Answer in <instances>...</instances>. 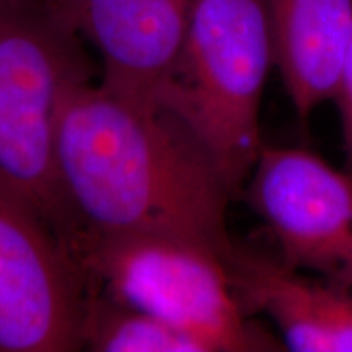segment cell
Wrapping results in <instances>:
<instances>
[{
  "label": "cell",
  "instance_id": "6da1fadb",
  "mask_svg": "<svg viewBox=\"0 0 352 352\" xmlns=\"http://www.w3.org/2000/svg\"><path fill=\"white\" fill-rule=\"evenodd\" d=\"M56 155L78 230L175 236L232 258L230 189L202 145L158 104L80 82L60 109Z\"/></svg>",
  "mask_w": 352,
  "mask_h": 352
},
{
  "label": "cell",
  "instance_id": "7a4b0ae2",
  "mask_svg": "<svg viewBox=\"0 0 352 352\" xmlns=\"http://www.w3.org/2000/svg\"><path fill=\"white\" fill-rule=\"evenodd\" d=\"M274 67L267 0H195L157 104L202 145L230 189L243 195L261 140V101Z\"/></svg>",
  "mask_w": 352,
  "mask_h": 352
},
{
  "label": "cell",
  "instance_id": "3957f363",
  "mask_svg": "<svg viewBox=\"0 0 352 352\" xmlns=\"http://www.w3.org/2000/svg\"><path fill=\"white\" fill-rule=\"evenodd\" d=\"M88 78L83 39L50 0H0V176L65 246L78 227L57 171V122Z\"/></svg>",
  "mask_w": 352,
  "mask_h": 352
},
{
  "label": "cell",
  "instance_id": "277c9868",
  "mask_svg": "<svg viewBox=\"0 0 352 352\" xmlns=\"http://www.w3.org/2000/svg\"><path fill=\"white\" fill-rule=\"evenodd\" d=\"M87 287L183 329L206 352L284 349L241 305L230 259L152 233L78 230L67 245Z\"/></svg>",
  "mask_w": 352,
  "mask_h": 352
},
{
  "label": "cell",
  "instance_id": "5b68a950",
  "mask_svg": "<svg viewBox=\"0 0 352 352\" xmlns=\"http://www.w3.org/2000/svg\"><path fill=\"white\" fill-rule=\"evenodd\" d=\"M85 298L67 246L0 176V352L83 349Z\"/></svg>",
  "mask_w": 352,
  "mask_h": 352
},
{
  "label": "cell",
  "instance_id": "8992f818",
  "mask_svg": "<svg viewBox=\"0 0 352 352\" xmlns=\"http://www.w3.org/2000/svg\"><path fill=\"white\" fill-rule=\"evenodd\" d=\"M241 196L285 266L352 290V176L346 170L305 148L264 145Z\"/></svg>",
  "mask_w": 352,
  "mask_h": 352
},
{
  "label": "cell",
  "instance_id": "52a82bcc",
  "mask_svg": "<svg viewBox=\"0 0 352 352\" xmlns=\"http://www.w3.org/2000/svg\"><path fill=\"white\" fill-rule=\"evenodd\" d=\"M195 0H57L56 12L95 47L101 83L157 103L182 47Z\"/></svg>",
  "mask_w": 352,
  "mask_h": 352
},
{
  "label": "cell",
  "instance_id": "ba28073f",
  "mask_svg": "<svg viewBox=\"0 0 352 352\" xmlns=\"http://www.w3.org/2000/svg\"><path fill=\"white\" fill-rule=\"evenodd\" d=\"M230 271L241 305L264 314L294 352H352V290L236 245Z\"/></svg>",
  "mask_w": 352,
  "mask_h": 352
},
{
  "label": "cell",
  "instance_id": "9c48e42d",
  "mask_svg": "<svg viewBox=\"0 0 352 352\" xmlns=\"http://www.w3.org/2000/svg\"><path fill=\"white\" fill-rule=\"evenodd\" d=\"M274 67L305 122L333 100L352 36V0H267Z\"/></svg>",
  "mask_w": 352,
  "mask_h": 352
},
{
  "label": "cell",
  "instance_id": "30bf717a",
  "mask_svg": "<svg viewBox=\"0 0 352 352\" xmlns=\"http://www.w3.org/2000/svg\"><path fill=\"white\" fill-rule=\"evenodd\" d=\"M83 349L95 352H206L196 338L135 308L87 287Z\"/></svg>",
  "mask_w": 352,
  "mask_h": 352
},
{
  "label": "cell",
  "instance_id": "8fae6325",
  "mask_svg": "<svg viewBox=\"0 0 352 352\" xmlns=\"http://www.w3.org/2000/svg\"><path fill=\"white\" fill-rule=\"evenodd\" d=\"M333 101L336 103L341 118L344 170L352 176V36L347 44Z\"/></svg>",
  "mask_w": 352,
  "mask_h": 352
},
{
  "label": "cell",
  "instance_id": "7c38bea8",
  "mask_svg": "<svg viewBox=\"0 0 352 352\" xmlns=\"http://www.w3.org/2000/svg\"><path fill=\"white\" fill-rule=\"evenodd\" d=\"M50 2H54V0H50Z\"/></svg>",
  "mask_w": 352,
  "mask_h": 352
}]
</instances>
